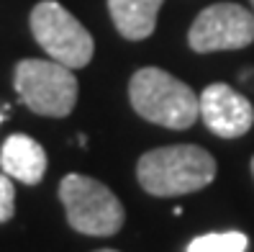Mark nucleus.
<instances>
[{
  "mask_svg": "<svg viewBox=\"0 0 254 252\" xmlns=\"http://www.w3.org/2000/svg\"><path fill=\"white\" fill-rule=\"evenodd\" d=\"M139 185L157 198H175L203 190L216 177V160L195 144L159 147L139 157Z\"/></svg>",
  "mask_w": 254,
  "mask_h": 252,
  "instance_id": "obj_1",
  "label": "nucleus"
},
{
  "mask_svg": "<svg viewBox=\"0 0 254 252\" xmlns=\"http://www.w3.org/2000/svg\"><path fill=\"white\" fill-rule=\"evenodd\" d=\"M128 98L141 118L167 129H190L200 118V98L192 87L159 67H141L133 72Z\"/></svg>",
  "mask_w": 254,
  "mask_h": 252,
  "instance_id": "obj_2",
  "label": "nucleus"
},
{
  "mask_svg": "<svg viewBox=\"0 0 254 252\" xmlns=\"http://www.w3.org/2000/svg\"><path fill=\"white\" fill-rule=\"evenodd\" d=\"M59 201L74 232L87 237H111L124 227V203L95 177L69 172L59 183Z\"/></svg>",
  "mask_w": 254,
  "mask_h": 252,
  "instance_id": "obj_3",
  "label": "nucleus"
},
{
  "mask_svg": "<svg viewBox=\"0 0 254 252\" xmlns=\"http://www.w3.org/2000/svg\"><path fill=\"white\" fill-rule=\"evenodd\" d=\"M13 85L26 108L39 116L64 118L77 103V78L57 59H21Z\"/></svg>",
  "mask_w": 254,
  "mask_h": 252,
  "instance_id": "obj_4",
  "label": "nucleus"
},
{
  "mask_svg": "<svg viewBox=\"0 0 254 252\" xmlns=\"http://www.w3.org/2000/svg\"><path fill=\"white\" fill-rule=\"evenodd\" d=\"M28 23H31L36 44L52 59L72 70L90 65L95 54V41L90 31L57 0H41L39 5H34Z\"/></svg>",
  "mask_w": 254,
  "mask_h": 252,
  "instance_id": "obj_5",
  "label": "nucleus"
},
{
  "mask_svg": "<svg viewBox=\"0 0 254 252\" xmlns=\"http://www.w3.org/2000/svg\"><path fill=\"white\" fill-rule=\"evenodd\" d=\"M254 41V16L236 3H216L198 13L188 31V44L192 52H226L244 49Z\"/></svg>",
  "mask_w": 254,
  "mask_h": 252,
  "instance_id": "obj_6",
  "label": "nucleus"
},
{
  "mask_svg": "<svg viewBox=\"0 0 254 252\" xmlns=\"http://www.w3.org/2000/svg\"><path fill=\"white\" fill-rule=\"evenodd\" d=\"M203 124L221 139L244 137L254 124V108L249 98L236 93L226 83H211L200 95Z\"/></svg>",
  "mask_w": 254,
  "mask_h": 252,
  "instance_id": "obj_7",
  "label": "nucleus"
},
{
  "mask_svg": "<svg viewBox=\"0 0 254 252\" xmlns=\"http://www.w3.org/2000/svg\"><path fill=\"white\" fill-rule=\"evenodd\" d=\"M0 168L13 180H21L23 185H36L47 172V152L31 137L10 134L0 150Z\"/></svg>",
  "mask_w": 254,
  "mask_h": 252,
  "instance_id": "obj_8",
  "label": "nucleus"
},
{
  "mask_svg": "<svg viewBox=\"0 0 254 252\" xmlns=\"http://www.w3.org/2000/svg\"><path fill=\"white\" fill-rule=\"evenodd\" d=\"M162 3L164 0H108L116 31L128 41H141L152 36Z\"/></svg>",
  "mask_w": 254,
  "mask_h": 252,
  "instance_id": "obj_9",
  "label": "nucleus"
},
{
  "mask_svg": "<svg viewBox=\"0 0 254 252\" xmlns=\"http://www.w3.org/2000/svg\"><path fill=\"white\" fill-rule=\"evenodd\" d=\"M249 237L242 232H213V234H200L195 237L188 252H247Z\"/></svg>",
  "mask_w": 254,
  "mask_h": 252,
  "instance_id": "obj_10",
  "label": "nucleus"
},
{
  "mask_svg": "<svg viewBox=\"0 0 254 252\" xmlns=\"http://www.w3.org/2000/svg\"><path fill=\"white\" fill-rule=\"evenodd\" d=\"M16 214V185H13V177L0 172V224L10 221Z\"/></svg>",
  "mask_w": 254,
  "mask_h": 252,
  "instance_id": "obj_11",
  "label": "nucleus"
},
{
  "mask_svg": "<svg viewBox=\"0 0 254 252\" xmlns=\"http://www.w3.org/2000/svg\"><path fill=\"white\" fill-rule=\"evenodd\" d=\"M5 113H8V111H3V108H0V124H3V118H5Z\"/></svg>",
  "mask_w": 254,
  "mask_h": 252,
  "instance_id": "obj_12",
  "label": "nucleus"
},
{
  "mask_svg": "<svg viewBox=\"0 0 254 252\" xmlns=\"http://www.w3.org/2000/svg\"><path fill=\"white\" fill-rule=\"evenodd\" d=\"M252 175H254V157H252Z\"/></svg>",
  "mask_w": 254,
  "mask_h": 252,
  "instance_id": "obj_13",
  "label": "nucleus"
},
{
  "mask_svg": "<svg viewBox=\"0 0 254 252\" xmlns=\"http://www.w3.org/2000/svg\"><path fill=\"white\" fill-rule=\"evenodd\" d=\"M98 252H116V250H98Z\"/></svg>",
  "mask_w": 254,
  "mask_h": 252,
  "instance_id": "obj_14",
  "label": "nucleus"
},
{
  "mask_svg": "<svg viewBox=\"0 0 254 252\" xmlns=\"http://www.w3.org/2000/svg\"><path fill=\"white\" fill-rule=\"evenodd\" d=\"M249 3H252V8H254V0H249Z\"/></svg>",
  "mask_w": 254,
  "mask_h": 252,
  "instance_id": "obj_15",
  "label": "nucleus"
}]
</instances>
